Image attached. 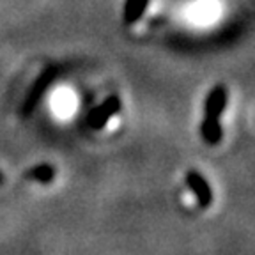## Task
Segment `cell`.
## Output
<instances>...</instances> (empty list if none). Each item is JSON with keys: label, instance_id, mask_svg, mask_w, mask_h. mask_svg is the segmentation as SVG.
Returning <instances> with one entry per match:
<instances>
[{"label": "cell", "instance_id": "2", "mask_svg": "<svg viewBox=\"0 0 255 255\" xmlns=\"http://www.w3.org/2000/svg\"><path fill=\"white\" fill-rule=\"evenodd\" d=\"M190 183H191V188L197 191V195L200 199V204L202 206H207L209 204V188L207 184L204 183V179L200 175H195V174H190Z\"/></svg>", "mask_w": 255, "mask_h": 255}, {"label": "cell", "instance_id": "1", "mask_svg": "<svg viewBox=\"0 0 255 255\" xmlns=\"http://www.w3.org/2000/svg\"><path fill=\"white\" fill-rule=\"evenodd\" d=\"M225 92L223 89H215L209 94L206 105V123H204V135L207 140H216L220 138V114L225 108Z\"/></svg>", "mask_w": 255, "mask_h": 255}]
</instances>
